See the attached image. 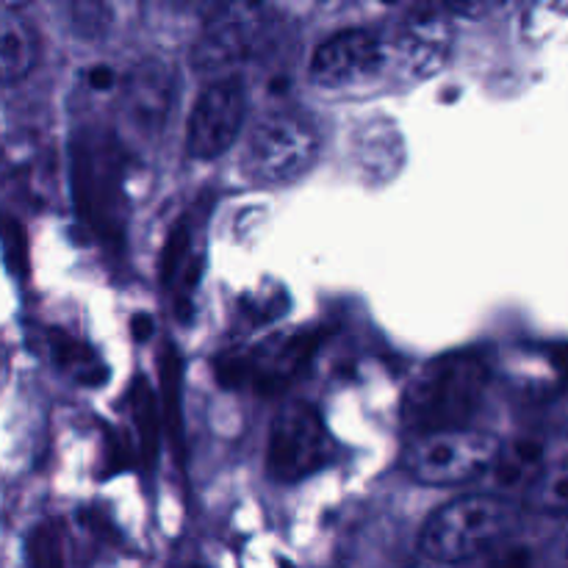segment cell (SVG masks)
Wrapping results in <instances>:
<instances>
[{"label": "cell", "instance_id": "obj_20", "mask_svg": "<svg viewBox=\"0 0 568 568\" xmlns=\"http://www.w3.org/2000/svg\"><path fill=\"white\" fill-rule=\"evenodd\" d=\"M87 81H89V87L98 89V92H105V89H114L116 72L111 70L109 64H98L87 72Z\"/></svg>", "mask_w": 568, "mask_h": 568}, {"label": "cell", "instance_id": "obj_14", "mask_svg": "<svg viewBox=\"0 0 568 568\" xmlns=\"http://www.w3.org/2000/svg\"><path fill=\"white\" fill-rule=\"evenodd\" d=\"M37 64V37L11 11H0V83L26 78Z\"/></svg>", "mask_w": 568, "mask_h": 568}, {"label": "cell", "instance_id": "obj_19", "mask_svg": "<svg viewBox=\"0 0 568 568\" xmlns=\"http://www.w3.org/2000/svg\"><path fill=\"white\" fill-rule=\"evenodd\" d=\"M161 383H164L166 397V425H170L172 436L181 438V358L175 349L166 347L164 358H161Z\"/></svg>", "mask_w": 568, "mask_h": 568}, {"label": "cell", "instance_id": "obj_10", "mask_svg": "<svg viewBox=\"0 0 568 568\" xmlns=\"http://www.w3.org/2000/svg\"><path fill=\"white\" fill-rule=\"evenodd\" d=\"M453 53V26L442 9H414L397 28L392 61L408 83L444 70Z\"/></svg>", "mask_w": 568, "mask_h": 568}, {"label": "cell", "instance_id": "obj_6", "mask_svg": "<svg viewBox=\"0 0 568 568\" xmlns=\"http://www.w3.org/2000/svg\"><path fill=\"white\" fill-rule=\"evenodd\" d=\"M331 458V433L311 403H288L275 416L266 447V471L277 483H300Z\"/></svg>", "mask_w": 568, "mask_h": 568}, {"label": "cell", "instance_id": "obj_8", "mask_svg": "<svg viewBox=\"0 0 568 568\" xmlns=\"http://www.w3.org/2000/svg\"><path fill=\"white\" fill-rule=\"evenodd\" d=\"M175 100V75L159 59H144L125 75L120 100V133L148 148L164 133Z\"/></svg>", "mask_w": 568, "mask_h": 568}, {"label": "cell", "instance_id": "obj_13", "mask_svg": "<svg viewBox=\"0 0 568 568\" xmlns=\"http://www.w3.org/2000/svg\"><path fill=\"white\" fill-rule=\"evenodd\" d=\"M544 466H547L544 444L536 438H516V442L499 447L497 460L488 471L499 488H530L544 471Z\"/></svg>", "mask_w": 568, "mask_h": 568}, {"label": "cell", "instance_id": "obj_22", "mask_svg": "<svg viewBox=\"0 0 568 568\" xmlns=\"http://www.w3.org/2000/svg\"><path fill=\"white\" fill-rule=\"evenodd\" d=\"M494 568H525V552H508Z\"/></svg>", "mask_w": 568, "mask_h": 568}, {"label": "cell", "instance_id": "obj_9", "mask_svg": "<svg viewBox=\"0 0 568 568\" xmlns=\"http://www.w3.org/2000/svg\"><path fill=\"white\" fill-rule=\"evenodd\" d=\"M261 14L264 11L258 6H225L216 11L192 48L194 70L214 75V81L233 75L231 70L244 64L258 48L261 28H264Z\"/></svg>", "mask_w": 568, "mask_h": 568}, {"label": "cell", "instance_id": "obj_15", "mask_svg": "<svg viewBox=\"0 0 568 568\" xmlns=\"http://www.w3.org/2000/svg\"><path fill=\"white\" fill-rule=\"evenodd\" d=\"M527 505L538 514L568 516V455L544 466L538 480L527 488Z\"/></svg>", "mask_w": 568, "mask_h": 568}, {"label": "cell", "instance_id": "obj_16", "mask_svg": "<svg viewBox=\"0 0 568 568\" xmlns=\"http://www.w3.org/2000/svg\"><path fill=\"white\" fill-rule=\"evenodd\" d=\"M50 347H53L55 361H59L61 366H67V369L75 372L83 383H100L105 377V369L98 364L92 349L83 342H78V338L67 336V333L61 331H53L50 333Z\"/></svg>", "mask_w": 568, "mask_h": 568}, {"label": "cell", "instance_id": "obj_2", "mask_svg": "<svg viewBox=\"0 0 568 568\" xmlns=\"http://www.w3.org/2000/svg\"><path fill=\"white\" fill-rule=\"evenodd\" d=\"M72 194L81 220L109 247L125 242V148L111 133L87 128L72 142Z\"/></svg>", "mask_w": 568, "mask_h": 568}, {"label": "cell", "instance_id": "obj_3", "mask_svg": "<svg viewBox=\"0 0 568 568\" xmlns=\"http://www.w3.org/2000/svg\"><path fill=\"white\" fill-rule=\"evenodd\" d=\"M514 510L491 494H469L442 505L419 532V552L438 564H464L488 552L510 527Z\"/></svg>", "mask_w": 568, "mask_h": 568}, {"label": "cell", "instance_id": "obj_4", "mask_svg": "<svg viewBox=\"0 0 568 568\" xmlns=\"http://www.w3.org/2000/svg\"><path fill=\"white\" fill-rule=\"evenodd\" d=\"M320 153V131L308 114L277 109L255 122L244 144L242 170L258 186H281L297 181L314 166Z\"/></svg>", "mask_w": 568, "mask_h": 568}, {"label": "cell", "instance_id": "obj_12", "mask_svg": "<svg viewBox=\"0 0 568 568\" xmlns=\"http://www.w3.org/2000/svg\"><path fill=\"white\" fill-rule=\"evenodd\" d=\"M355 164L369 181H388L405 161V142L392 120H369L355 131Z\"/></svg>", "mask_w": 568, "mask_h": 568}, {"label": "cell", "instance_id": "obj_1", "mask_svg": "<svg viewBox=\"0 0 568 568\" xmlns=\"http://www.w3.org/2000/svg\"><path fill=\"white\" fill-rule=\"evenodd\" d=\"M486 358L475 353H449L430 361L403 394V425L416 436L464 430L477 414L488 386Z\"/></svg>", "mask_w": 568, "mask_h": 568}, {"label": "cell", "instance_id": "obj_21", "mask_svg": "<svg viewBox=\"0 0 568 568\" xmlns=\"http://www.w3.org/2000/svg\"><path fill=\"white\" fill-rule=\"evenodd\" d=\"M153 320H150L148 314H136L131 320V333H133V338H136V342H148L150 336H153Z\"/></svg>", "mask_w": 568, "mask_h": 568}, {"label": "cell", "instance_id": "obj_18", "mask_svg": "<svg viewBox=\"0 0 568 568\" xmlns=\"http://www.w3.org/2000/svg\"><path fill=\"white\" fill-rule=\"evenodd\" d=\"M28 566L31 568H64L61 532L53 521L39 525L28 538Z\"/></svg>", "mask_w": 568, "mask_h": 568}, {"label": "cell", "instance_id": "obj_7", "mask_svg": "<svg viewBox=\"0 0 568 568\" xmlns=\"http://www.w3.org/2000/svg\"><path fill=\"white\" fill-rule=\"evenodd\" d=\"M247 94L236 75L216 78L200 92L186 128V153L200 161H214L236 144L242 131Z\"/></svg>", "mask_w": 568, "mask_h": 568}, {"label": "cell", "instance_id": "obj_11", "mask_svg": "<svg viewBox=\"0 0 568 568\" xmlns=\"http://www.w3.org/2000/svg\"><path fill=\"white\" fill-rule=\"evenodd\" d=\"M386 44L366 28H347L327 37L311 55V81L325 89L347 87L377 75L386 64Z\"/></svg>", "mask_w": 568, "mask_h": 568}, {"label": "cell", "instance_id": "obj_5", "mask_svg": "<svg viewBox=\"0 0 568 568\" xmlns=\"http://www.w3.org/2000/svg\"><path fill=\"white\" fill-rule=\"evenodd\" d=\"M499 438L483 430H442L416 436L403 453V469L422 486H460L494 466Z\"/></svg>", "mask_w": 568, "mask_h": 568}, {"label": "cell", "instance_id": "obj_17", "mask_svg": "<svg viewBox=\"0 0 568 568\" xmlns=\"http://www.w3.org/2000/svg\"><path fill=\"white\" fill-rule=\"evenodd\" d=\"M131 399H133V419H136V430H139V447H142L144 458H153L155 436H159V414H155V403L148 383L144 381L133 383Z\"/></svg>", "mask_w": 568, "mask_h": 568}, {"label": "cell", "instance_id": "obj_23", "mask_svg": "<svg viewBox=\"0 0 568 568\" xmlns=\"http://www.w3.org/2000/svg\"><path fill=\"white\" fill-rule=\"evenodd\" d=\"M286 568H292V566H286Z\"/></svg>", "mask_w": 568, "mask_h": 568}]
</instances>
